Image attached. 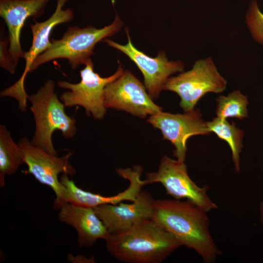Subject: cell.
Listing matches in <instances>:
<instances>
[{"label": "cell", "mask_w": 263, "mask_h": 263, "mask_svg": "<svg viewBox=\"0 0 263 263\" xmlns=\"http://www.w3.org/2000/svg\"><path fill=\"white\" fill-rule=\"evenodd\" d=\"M150 219L173 235L182 245L195 250L206 263L214 262L221 254L210 233L207 212L188 200H154Z\"/></svg>", "instance_id": "6da1fadb"}, {"label": "cell", "mask_w": 263, "mask_h": 263, "mask_svg": "<svg viewBox=\"0 0 263 263\" xmlns=\"http://www.w3.org/2000/svg\"><path fill=\"white\" fill-rule=\"evenodd\" d=\"M109 252L117 260L130 263H160L181 244L151 219L140 222L104 239Z\"/></svg>", "instance_id": "7a4b0ae2"}, {"label": "cell", "mask_w": 263, "mask_h": 263, "mask_svg": "<svg viewBox=\"0 0 263 263\" xmlns=\"http://www.w3.org/2000/svg\"><path fill=\"white\" fill-rule=\"evenodd\" d=\"M55 83L48 79L36 93L28 96L35 121V131L31 142L34 146L53 155H57L52 142L54 132H61L66 138L74 137L77 129L75 119L68 115L65 106L55 93Z\"/></svg>", "instance_id": "3957f363"}, {"label": "cell", "mask_w": 263, "mask_h": 263, "mask_svg": "<svg viewBox=\"0 0 263 263\" xmlns=\"http://www.w3.org/2000/svg\"><path fill=\"white\" fill-rule=\"evenodd\" d=\"M123 23L116 15L110 25L97 29L92 25L85 28L69 27L59 39H52L51 45L39 55L29 70L32 73L40 66L57 59H66L73 70L86 65L90 60L95 45L106 38L113 36L122 28Z\"/></svg>", "instance_id": "277c9868"}, {"label": "cell", "mask_w": 263, "mask_h": 263, "mask_svg": "<svg viewBox=\"0 0 263 263\" xmlns=\"http://www.w3.org/2000/svg\"><path fill=\"white\" fill-rule=\"evenodd\" d=\"M226 81L218 72L211 57L198 60L190 70L169 77L164 90L176 93L185 112L194 110L199 100L208 93H220Z\"/></svg>", "instance_id": "5b68a950"}, {"label": "cell", "mask_w": 263, "mask_h": 263, "mask_svg": "<svg viewBox=\"0 0 263 263\" xmlns=\"http://www.w3.org/2000/svg\"><path fill=\"white\" fill-rule=\"evenodd\" d=\"M124 71L121 65H119L113 75L102 77L94 72L91 59L80 71L79 82L72 83L63 80L57 82L59 88L69 90L60 95V100L65 107L81 106L85 109L87 116L91 114L95 120H101L106 113L104 103L105 87L118 78Z\"/></svg>", "instance_id": "8992f818"}, {"label": "cell", "mask_w": 263, "mask_h": 263, "mask_svg": "<svg viewBox=\"0 0 263 263\" xmlns=\"http://www.w3.org/2000/svg\"><path fill=\"white\" fill-rule=\"evenodd\" d=\"M144 181L145 185L161 183L174 199L186 198L206 212L218 207L207 194L209 186H198L189 177L184 162L164 155L158 170L147 173Z\"/></svg>", "instance_id": "52a82bcc"}, {"label": "cell", "mask_w": 263, "mask_h": 263, "mask_svg": "<svg viewBox=\"0 0 263 263\" xmlns=\"http://www.w3.org/2000/svg\"><path fill=\"white\" fill-rule=\"evenodd\" d=\"M68 1L57 0L55 11L47 19L42 22L35 19V23L30 24L32 41L29 50L24 52L23 58L25 64L23 72L14 84L0 92L1 97L8 96L15 98L21 112L26 111L28 95L25 90L24 82L33 62L51 45L50 37L54 28L59 24L70 22L74 18V12L71 8L63 9Z\"/></svg>", "instance_id": "ba28073f"}, {"label": "cell", "mask_w": 263, "mask_h": 263, "mask_svg": "<svg viewBox=\"0 0 263 263\" xmlns=\"http://www.w3.org/2000/svg\"><path fill=\"white\" fill-rule=\"evenodd\" d=\"M18 144L23 151L27 172L39 183L52 189L56 196L53 207L59 209L66 202L64 199L65 187L58 180V176L60 173L70 175L75 174V169L69 162L73 153L61 157L52 155L34 146L26 137L21 138Z\"/></svg>", "instance_id": "9c48e42d"}, {"label": "cell", "mask_w": 263, "mask_h": 263, "mask_svg": "<svg viewBox=\"0 0 263 263\" xmlns=\"http://www.w3.org/2000/svg\"><path fill=\"white\" fill-rule=\"evenodd\" d=\"M145 88L130 71L125 70L118 78L106 86L105 107L143 118L162 111V108L153 102Z\"/></svg>", "instance_id": "30bf717a"}, {"label": "cell", "mask_w": 263, "mask_h": 263, "mask_svg": "<svg viewBox=\"0 0 263 263\" xmlns=\"http://www.w3.org/2000/svg\"><path fill=\"white\" fill-rule=\"evenodd\" d=\"M125 32L128 43L122 45L109 39H105L107 44L128 56L137 66L143 75L146 89L152 99L158 98L169 76L183 71L181 61H169L164 52L160 51L155 57H150L138 50L133 45L127 28Z\"/></svg>", "instance_id": "8fae6325"}, {"label": "cell", "mask_w": 263, "mask_h": 263, "mask_svg": "<svg viewBox=\"0 0 263 263\" xmlns=\"http://www.w3.org/2000/svg\"><path fill=\"white\" fill-rule=\"evenodd\" d=\"M198 109L184 114H173L161 111L150 116L147 121L160 130L163 138L174 145L175 150L173 154L177 160L184 162L188 139L192 136L208 135L210 133Z\"/></svg>", "instance_id": "7c38bea8"}, {"label": "cell", "mask_w": 263, "mask_h": 263, "mask_svg": "<svg viewBox=\"0 0 263 263\" xmlns=\"http://www.w3.org/2000/svg\"><path fill=\"white\" fill-rule=\"evenodd\" d=\"M51 0H0V16L8 32V55L12 68L15 72L20 58H23L20 38L22 27L29 18L34 20L44 12Z\"/></svg>", "instance_id": "4fadbf2b"}, {"label": "cell", "mask_w": 263, "mask_h": 263, "mask_svg": "<svg viewBox=\"0 0 263 263\" xmlns=\"http://www.w3.org/2000/svg\"><path fill=\"white\" fill-rule=\"evenodd\" d=\"M142 170V167L138 165L134 166L132 169H117L118 174L128 179L130 185L123 191L110 197L103 196L82 189L75 184L73 180L69 179L68 174L63 173L60 181L65 187V201L75 206L93 208L106 204L116 205L124 201L134 202L142 190V187L145 185L144 181L141 180Z\"/></svg>", "instance_id": "5bb4252c"}, {"label": "cell", "mask_w": 263, "mask_h": 263, "mask_svg": "<svg viewBox=\"0 0 263 263\" xmlns=\"http://www.w3.org/2000/svg\"><path fill=\"white\" fill-rule=\"evenodd\" d=\"M154 200L151 194L141 190L131 204H103L94 207L109 234L123 232L142 221L150 219Z\"/></svg>", "instance_id": "9a60e30c"}, {"label": "cell", "mask_w": 263, "mask_h": 263, "mask_svg": "<svg viewBox=\"0 0 263 263\" xmlns=\"http://www.w3.org/2000/svg\"><path fill=\"white\" fill-rule=\"evenodd\" d=\"M59 209V220L75 228L80 247H90L98 239L104 240L109 234L94 208L66 203Z\"/></svg>", "instance_id": "2e32d148"}, {"label": "cell", "mask_w": 263, "mask_h": 263, "mask_svg": "<svg viewBox=\"0 0 263 263\" xmlns=\"http://www.w3.org/2000/svg\"><path fill=\"white\" fill-rule=\"evenodd\" d=\"M24 163L23 151L13 140L4 125H0V187L4 185L5 176L14 174Z\"/></svg>", "instance_id": "e0dca14e"}, {"label": "cell", "mask_w": 263, "mask_h": 263, "mask_svg": "<svg viewBox=\"0 0 263 263\" xmlns=\"http://www.w3.org/2000/svg\"><path fill=\"white\" fill-rule=\"evenodd\" d=\"M210 132H214L219 138L226 141L232 152V160L235 169L240 171V154L243 148L242 141L244 132L236 127L235 123H230L226 119L215 117L207 122Z\"/></svg>", "instance_id": "ac0fdd59"}, {"label": "cell", "mask_w": 263, "mask_h": 263, "mask_svg": "<svg viewBox=\"0 0 263 263\" xmlns=\"http://www.w3.org/2000/svg\"><path fill=\"white\" fill-rule=\"evenodd\" d=\"M216 102V113L217 117L220 118L234 117L242 120L248 116L247 97L238 90L233 91L226 96L220 95Z\"/></svg>", "instance_id": "d6986e66"}, {"label": "cell", "mask_w": 263, "mask_h": 263, "mask_svg": "<svg viewBox=\"0 0 263 263\" xmlns=\"http://www.w3.org/2000/svg\"><path fill=\"white\" fill-rule=\"evenodd\" d=\"M245 22L252 38L263 46V13L256 0H251L249 4Z\"/></svg>", "instance_id": "ffe728a7"}, {"label": "cell", "mask_w": 263, "mask_h": 263, "mask_svg": "<svg viewBox=\"0 0 263 263\" xmlns=\"http://www.w3.org/2000/svg\"><path fill=\"white\" fill-rule=\"evenodd\" d=\"M261 220H262V223L263 224V202H262L261 205Z\"/></svg>", "instance_id": "44dd1931"}]
</instances>
